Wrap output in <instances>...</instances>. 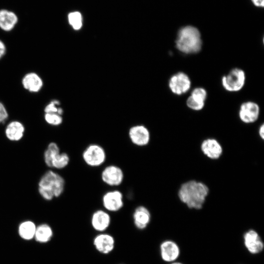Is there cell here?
Listing matches in <instances>:
<instances>
[{"label":"cell","mask_w":264,"mask_h":264,"mask_svg":"<svg viewBox=\"0 0 264 264\" xmlns=\"http://www.w3.org/2000/svg\"><path fill=\"white\" fill-rule=\"evenodd\" d=\"M209 193V189L205 183L190 180L180 185L177 196L189 209L198 210L202 208Z\"/></svg>","instance_id":"6da1fadb"},{"label":"cell","mask_w":264,"mask_h":264,"mask_svg":"<svg viewBox=\"0 0 264 264\" xmlns=\"http://www.w3.org/2000/svg\"><path fill=\"white\" fill-rule=\"evenodd\" d=\"M175 43L176 48L183 53H197L202 47L200 33L197 28L192 25L182 27L177 33Z\"/></svg>","instance_id":"7a4b0ae2"},{"label":"cell","mask_w":264,"mask_h":264,"mask_svg":"<svg viewBox=\"0 0 264 264\" xmlns=\"http://www.w3.org/2000/svg\"><path fill=\"white\" fill-rule=\"evenodd\" d=\"M65 187L64 178L57 173L49 170L40 178L38 183V191L41 197L46 200H51L60 197Z\"/></svg>","instance_id":"3957f363"},{"label":"cell","mask_w":264,"mask_h":264,"mask_svg":"<svg viewBox=\"0 0 264 264\" xmlns=\"http://www.w3.org/2000/svg\"><path fill=\"white\" fill-rule=\"evenodd\" d=\"M245 74L239 68L232 69L221 78L223 88L229 92H237L241 90L245 84Z\"/></svg>","instance_id":"277c9868"},{"label":"cell","mask_w":264,"mask_h":264,"mask_svg":"<svg viewBox=\"0 0 264 264\" xmlns=\"http://www.w3.org/2000/svg\"><path fill=\"white\" fill-rule=\"evenodd\" d=\"M82 158L87 165L97 167L103 165L105 162L106 153L101 146L97 144H91L84 150Z\"/></svg>","instance_id":"5b68a950"},{"label":"cell","mask_w":264,"mask_h":264,"mask_svg":"<svg viewBox=\"0 0 264 264\" xmlns=\"http://www.w3.org/2000/svg\"><path fill=\"white\" fill-rule=\"evenodd\" d=\"M242 239L244 247L250 254L257 255L263 251L264 243L256 230L253 229L247 230L244 233Z\"/></svg>","instance_id":"8992f818"},{"label":"cell","mask_w":264,"mask_h":264,"mask_svg":"<svg viewBox=\"0 0 264 264\" xmlns=\"http://www.w3.org/2000/svg\"><path fill=\"white\" fill-rule=\"evenodd\" d=\"M171 91L175 94L180 95L186 93L190 88L191 81L189 76L183 72H178L169 79L168 83Z\"/></svg>","instance_id":"52a82bcc"},{"label":"cell","mask_w":264,"mask_h":264,"mask_svg":"<svg viewBox=\"0 0 264 264\" xmlns=\"http://www.w3.org/2000/svg\"><path fill=\"white\" fill-rule=\"evenodd\" d=\"M181 250L179 245L174 241L166 240L159 245V253L163 261L168 264L176 261L180 257Z\"/></svg>","instance_id":"ba28073f"},{"label":"cell","mask_w":264,"mask_h":264,"mask_svg":"<svg viewBox=\"0 0 264 264\" xmlns=\"http://www.w3.org/2000/svg\"><path fill=\"white\" fill-rule=\"evenodd\" d=\"M102 202L104 209L107 212H118L124 206L123 196L119 190L110 191L104 194Z\"/></svg>","instance_id":"9c48e42d"},{"label":"cell","mask_w":264,"mask_h":264,"mask_svg":"<svg viewBox=\"0 0 264 264\" xmlns=\"http://www.w3.org/2000/svg\"><path fill=\"white\" fill-rule=\"evenodd\" d=\"M101 176L103 182L106 184L115 187L119 186L122 183L124 174L119 167L110 165L103 170Z\"/></svg>","instance_id":"30bf717a"},{"label":"cell","mask_w":264,"mask_h":264,"mask_svg":"<svg viewBox=\"0 0 264 264\" xmlns=\"http://www.w3.org/2000/svg\"><path fill=\"white\" fill-rule=\"evenodd\" d=\"M260 115V107L255 102L247 101L242 104L239 110V117L242 122L251 124L256 122Z\"/></svg>","instance_id":"8fae6325"},{"label":"cell","mask_w":264,"mask_h":264,"mask_svg":"<svg viewBox=\"0 0 264 264\" xmlns=\"http://www.w3.org/2000/svg\"><path fill=\"white\" fill-rule=\"evenodd\" d=\"M93 245L98 252L107 255L114 249L115 241L114 237L109 233H99L93 240Z\"/></svg>","instance_id":"7c38bea8"},{"label":"cell","mask_w":264,"mask_h":264,"mask_svg":"<svg viewBox=\"0 0 264 264\" xmlns=\"http://www.w3.org/2000/svg\"><path fill=\"white\" fill-rule=\"evenodd\" d=\"M129 137L132 143L138 147L147 146L151 139L149 130L141 125L131 127L129 131Z\"/></svg>","instance_id":"4fadbf2b"},{"label":"cell","mask_w":264,"mask_h":264,"mask_svg":"<svg viewBox=\"0 0 264 264\" xmlns=\"http://www.w3.org/2000/svg\"><path fill=\"white\" fill-rule=\"evenodd\" d=\"M90 222L95 231L99 233L105 232L110 226L111 217L105 210L98 209L92 214Z\"/></svg>","instance_id":"5bb4252c"},{"label":"cell","mask_w":264,"mask_h":264,"mask_svg":"<svg viewBox=\"0 0 264 264\" xmlns=\"http://www.w3.org/2000/svg\"><path fill=\"white\" fill-rule=\"evenodd\" d=\"M200 149L204 155L212 160L220 158L223 153L221 145L215 138L204 139L201 143Z\"/></svg>","instance_id":"9a60e30c"},{"label":"cell","mask_w":264,"mask_h":264,"mask_svg":"<svg viewBox=\"0 0 264 264\" xmlns=\"http://www.w3.org/2000/svg\"><path fill=\"white\" fill-rule=\"evenodd\" d=\"M207 95L205 88L201 87L195 88L186 100L187 106L193 110H201L205 106Z\"/></svg>","instance_id":"2e32d148"},{"label":"cell","mask_w":264,"mask_h":264,"mask_svg":"<svg viewBox=\"0 0 264 264\" xmlns=\"http://www.w3.org/2000/svg\"><path fill=\"white\" fill-rule=\"evenodd\" d=\"M133 221L139 230L146 229L151 220V214L149 209L143 205L137 207L132 214Z\"/></svg>","instance_id":"e0dca14e"},{"label":"cell","mask_w":264,"mask_h":264,"mask_svg":"<svg viewBox=\"0 0 264 264\" xmlns=\"http://www.w3.org/2000/svg\"><path fill=\"white\" fill-rule=\"evenodd\" d=\"M22 83L24 89L33 93L40 91L44 85L41 77L33 72L26 74L22 79Z\"/></svg>","instance_id":"ac0fdd59"},{"label":"cell","mask_w":264,"mask_h":264,"mask_svg":"<svg viewBox=\"0 0 264 264\" xmlns=\"http://www.w3.org/2000/svg\"><path fill=\"white\" fill-rule=\"evenodd\" d=\"M25 128L21 122L12 121L9 122L5 130L6 138L11 141H18L24 135Z\"/></svg>","instance_id":"d6986e66"},{"label":"cell","mask_w":264,"mask_h":264,"mask_svg":"<svg viewBox=\"0 0 264 264\" xmlns=\"http://www.w3.org/2000/svg\"><path fill=\"white\" fill-rule=\"evenodd\" d=\"M18 22L15 13L6 10H0V28L5 31L12 30Z\"/></svg>","instance_id":"ffe728a7"},{"label":"cell","mask_w":264,"mask_h":264,"mask_svg":"<svg viewBox=\"0 0 264 264\" xmlns=\"http://www.w3.org/2000/svg\"><path fill=\"white\" fill-rule=\"evenodd\" d=\"M37 226L29 220L22 222L18 226V234L25 241H30L34 239Z\"/></svg>","instance_id":"44dd1931"},{"label":"cell","mask_w":264,"mask_h":264,"mask_svg":"<svg viewBox=\"0 0 264 264\" xmlns=\"http://www.w3.org/2000/svg\"><path fill=\"white\" fill-rule=\"evenodd\" d=\"M53 236V232L51 226L46 223L37 226L34 239L41 243L48 242Z\"/></svg>","instance_id":"7402d4cb"},{"label":"cell","mask_w":264,"mask_h":264,"mask_svg":"<svg viewBox=\"0 0 264 264\" xmlns=\"http://www.w3.org/2000/svg\"><path fill=\"white\" fill-rule=\"evenodd\" d=\"M69 157L66 153H59L52 158L51 167L62 169L66 167L69 162Z\"/></svg>","instance_id":"603a6c76"},{"label":"cell","mask_w":264,"mask_h":264,"mask_svg":"<svg viewBox=\"0 0 264 264\" xmlns=\"http://www.w3.org/2000/svg\"><path fill=\"white\" fill-rule=\"evenodd\" d=\"M60 152V148L57 143L51 142L48 145L44 154V162L48 167H51V161L53 156Z\"/></svg>","instance_id":"cb8c5ba5"},{"label":"cell","mask_w":264,"mask_h":264,"mask_svg":"<svg viewBox=\"0 0 264 264\" xmlns=\"http://www.w3.org/2000/svg\"><path fill=\"white\" fill-rule=\"evenodd\" d=\"M68 22L75 30L80 29L82 26V17L80 13L73 12L68 15Z\"/></svg>","instance_id":"d4e9b609"},{"label":"cell","mask_w":264,"mask_h":264,"mask_svg":"<svg viewBox=\"0 0 264 264\" xmlns=\"http://www.w3.org/2000/svg\"><path fill=\"white\" fill-rule=\"evenodd\" d=\"M60 103L57 100H53L50 102L44 109L45 113H56L60 115H62L63 113V109L59 107Z\"/></svg>","instance_id":"484cf974"},{"label":"cell","mask_w":264,"mask_h":264,"mask_svg":"<svg viewBox=\"0 0 264 264\" xmlns=\"http://www.w3.org/2000/svg\"><path fill=\"white\" fill-rule=\"evenodd\" d=\"M44 117L45 122L52 126H59L63 122L62 116L56 113H45Z\"/></svg>","instance_id":"4316f807"},{"label":"cell","mask_w":264,"mask_h":264,"mask_svg":"<svg viewBox=\"0 0 264 264\" xmlns=\"http://www.w3.org/2000/svg\"><path fill=\"white\" fill-rule=\"evenodd\" d=\"M8 113L4 105L0 101V123L4 122L8 118Z\"/></svg>","instance_id":"83f0119b"},{"label":"cell","mask_w":264,"mask_h":264,"mask_svg":"<svg viewBox=\"0 0 264 264\" xmlns=\"http://www.w3.org/2000/svg\"><path fill=\"white\" fill-rule=\"evenodd\" d=\"M6 51V47L4 43L0 40V59L5 55Z\"/></svg>","instance_id":"f1b7e54d"},{"label":"cell","mask_w":264,"mask_h":264,"mask_svg":"<svg viewBox=\"0 0 264 264\" xmlns=\"http://www.w3.org/2000/svg\"><path fill=\"white\" fill-rule=\"evenodd\" d=\"M253 4L259 7H263L264 6V0H251Z\"/></svg>","instance_id":"f546056e"},{"label":"cell","mask_w":264,"mask_h":264,"mask_svg":"<svg viewBox=\"0 0 264 264\" xmlns=\"http://www.w3.org/2000/svg\"><path fill=\"white\" fill-rule=\"evenodd\" d=\"M258 133L262 139H264V125L262 124L259 127Z\"/></svg>","instance_id":"4dcf8cb0"},{"label":"cell","mask_w":264,"mask_h":264,"mask_svg":"<svg viewBox=\"0 0 264 264\" xmlns=\"http://www.w3.org/2000/svg\"><path fill=\"white\" fill-rule=\"evenodd\" d=\"M168 264H184L181 263V262H178V261H176V262H173V263H169Z\"/></svg>","instance_id":"1f68e13d"},{"label":"cell","mask_w":264,"mask_h":264,"mask_svg":"<svg viewBox=\"0 0 264 264\" xmlns=\"http://www.w3.org/2000/svg\"></svg>","instance_id":"d6a6232c"}]
</instances>
